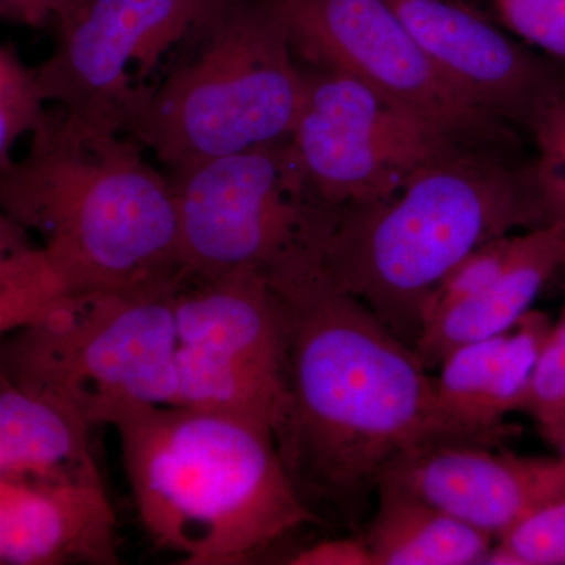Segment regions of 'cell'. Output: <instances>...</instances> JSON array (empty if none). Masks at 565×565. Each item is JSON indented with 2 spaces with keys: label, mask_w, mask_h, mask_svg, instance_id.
Here are the masks:
<instances>
[{
  "label": "cell",
  "mask_w": 565,
  "mask_h": 565,
  "mask_svg": "<svg viewBox=\"0 0 565 565\" xmlns=\"http://www.w3.org/2000/svg\"><path fill=\"white\" fill-rule=\"evenodd\" d=\"M366 542L373 565L486 564L493 539L392 482L379 481Z\"/></svg>",
  "instance_id": "cell-17"
},
{
  "label": "cell",
  "mask_w": 565,
  "mask_h": 565,
  "mask_svg": "<svg viewBox=\"0 0 565 565\" xmlns=\"http://www.w3.org/2000/svg\"><path fill=\"white\" fill-rule=\"evenodd\" d=\"M222 0H85L55 28L50 57L35 68L52 106L122 132L137 85L163 54L189 35Z\"/></svg>",
  "instance_id": "cell-11"
},
{
  "label": "cell",
  "mask_w": 565,
  "mask_h": 565,
  "mask_svg": "<svg viewBox=\"0 0 565 565\" xmlns=\"http://www.w3.org/2000/svg\"><path fill=\"white\" fill-rule=\"evenodd\" d=\"M505 28L565 63V0H487Z\"/></svg>",
  "instance_id": "cell-24"
},
{
  "label": "cell",
  "mask_w": 565,
  "mask_h": 565,
  "mask_svg": "<svg viewBox=\"0 0 565 565\" xmlns=\"http://www.w3.org/2000/svg\"><path fill=\"white\" fill-rule=\"evenodd\" d=\"M512 236L514 234L481 245L446 275L427 303L423 327L435 316L484 292L497 280L508 259Z\"/></svg>",
  "instance_id": "cell-23"
},
{
  "label": "cell",
  "mask_w": 565,
  "mask_h": 565,
  "mask_svg": "<svg viewBox=\"0 0 565 565\" xmlns=\"http://www.w3.org/2000/svg\"><path fill=\"white\" fill-rule=\"evenodd\" d=\"M563 267H564V269H565V262H564V266H563ZM563 316H564V318H565V310H564V315H563Z\"/></svg>",
  "instance_id": "cell-28"
},
{
  "label": "cell",
  "mask_w": 565,
  "mask_h": 565,
  "mask_svg": "<svg viewBox=\"0 0 565 565\" xmlns=\"http://www.w3.org/2000/svg\"><path fill=\"white\" fill-rule=\"evenodd\" d=\"M177 281L63 292L0 337V364L88 426L134 408L172 404Z\"/></svg>",
  "instance_id": "cell-6"
},
{
  "label": "cell",
  "mask_w": 565,
  "mask_h": 565,
  "mask_svg": "<svg viewBox=\"0 0 565 565\" xmlns=\"http://www.w3.org/2000/svg\"><path fill=\"white\" fill-rule=\"evenodd\" d=\"M117 563L102 475L0 479V565Z\"/></svg>",
  "instance_id": "cell-14"
},
{
  "label": "cell",
  "mask_w": 565,
  "mask_h": 565,
  "mask_svg": "<svg viewBox=\"0 0 565 565\" xmlns=\"http://www.w3.org/2000/svg\"><path fill=\"white\" fill-rule=\"evenodd\" d=\"M85 0H0V20L32 29L57 28L79 11Z\"/></svg>",
  "instance_id": "cell-25"
},
{
  "label": "cell",
  "mask_w": 565,
  "mask_h": 565,
  "mask_svg": "<svg viewBox=\"0 0 565 565\" xmlns=\"http://www.w3.org/2000/svg\"><path fill=\"white\" fill-rule=\"evenodd\" d=\"M520 411L533 416L546 440L565 426V318L553 326Z\"/></svg>",
  "instance_id": "cell-22"
},
{
  "label": "cell",
  "mask_w": 565,
  "mask_h": 565,
  "mask_svg": "<svg viewBox=\"0 0 565 565\" xmlns=\"http://www.w3.org/2000/svg\"><path fill=\"white\" fill-rule=\"evenodd\" d=\"M379 481L403 487L465 525L500 539L565 497V456L539 459L482 445L434 444L397 456Z\"/></svg>",
  "instance_id": "cell-13"
},
{
  "label": "cell",
  "mask_w": 565,
  "mask_h": 565,
  "mask_svg": "<svg viewBox=\"0 0 565 565\" xmlns=\"http://www.w3.org/2000/svg\"><path fill=\"white\" fill-rule=\"evenodd\" d=\"M259 273L285 338L289 407L275 445L305 501L351 503L397 456L468 444L441 414L415 348L333 280L318 234Z\"/></svg>",
  "instance_id": "cell-1"
},
{
  "label": "cell",
  "mask_w": 565,
  "mask_h": 565,
  "mask_svg": "<svg viewBox=\"0 0 565 565\" xmlns=\"http://www.w3.org/2000/svg\"><path fill=\"white\" fill-rule=\"evenodd\" d=\"M90 427L0 364V479L99 473Z\"/></svg>",
  "instance_id": "cell-16"
},
{
  "label": "cell",
  "mask_w": 565,
  "mask_h": 565,
  "mask_svg": "<svg viewBox=\"0 0 565 565\" xmlns=\"http://www.w3.org/2000/svg\"><path fill=\"white\" fill-rule=\"evenodd\" d=\"M177 356L170 405L214 412L277 437L288 415L285 338L259 270L184 277L174 292Z\"/></svg>",
  "instance_id": "cell-7"
},
{
  "label": "cell",
  "mask_w": 565,
  "mask_h": 565,
  "mask_svg": "<svg viewBox=\"0 0 565 565\" xmlns=\"http://www.w3.org/2000/svg\"><path fill=\"white\" fill-rule=\"evenodd\" d=\"M303 79V102L288 141L323 206L385 199L419 166L462 147L340 71L307 66Z\"/></svg>",
  "instance_id": "cell-10"
},
{
  "label": "cell",
  "mask_w": 565,
  "mask_h": 565,
  "mask_svg": "<svg viewBox=\"0 0 565 565\" xmlns=\"http://www.w3.org/2000/svg\"><path fill=\"white\" fill-rule=\"evenodd\" d=\"M550 444L555 446L557 449V452H559L561 456H565V426L563 429L557 430L555 435H553L552 438H550Z\"/></svg>",
  "instance_id": "cell-27"
},
{
  "label": "cell",
  "mask_w": 565,
  "mask_h": 565,
  "mask_svg": "<svg viewBox=\"0 0 565 565\" xmlns=\"http://www.w3.org/2000/svg\"><path fill=\"white\" fill-rule=\"evenodd\" d=\"M185 41L161 84L137 87L122 132L170 173L289 139L303 68L264 0H222Z\"/></svg>",
  "instance_id": "cell-5"
},
{
  "label": "cell",
  "mask_w": 565,
  "mask_h": 565,
  "mask_svg": "<svg viewBox=\"0 0 565 565\" xmlns=\"http://www.w3.org/2000/svg\"><path fill=\"white\" fill-rule=\"evenodd\" d=\"M63 292L35 237L0 207V337L32 321Z\"/></svg>",
  "instance_id": "cell-18"
},
{
  "label": "cell",
  "mask_w": 565,
  "mask_h": 565,
  "mask_svg": "<svg viewBox=\"0 0 565 565\" xmlns=\"http://www.w3.org/2000/svg\"><path fill=\"white\" fill-rule=\"evenodd\" d=\"M307 66L362 81L462 147L508 152L505 121L467 102L435 70L386 0H264Z\"/></svg>",
  "instance_id": "cell-9"
},
{
  "label": "cell",
  "mask_w": 565,
  "mask_h": 565,
  "mask_svg": "<svg viewBox=\"0 0 565 565\" xmlns=\"http://www.w3.org/2000/svg\"><path fill=\"white\" fill-rule=\"evenodd\" d=\"M565 262V222L514 234L508 259L484 292L424 323L414 345L427 367L440 366L465 344L508 332L533 307L545 282Z\"/></svg>",
  "instance_id": "cell-15"
},
{
  "label": "cell",
  "mask_w": 565,
  "mask_h": 565,
  "mask_svg": "<svg viewBox=\"0 0 565 565\" xmlns=\"http://www.w3.org/2000/svg\"><path fill=\"white\" fill-rule=\"evenodd\" d=\"M289 564L373 565V556L364 539H330L297 553Z\"/></svg>",
  "instance_id": "cell-26"
},
{
  "label": "cell",
  "mask_w": 565,
  "mask_h": 565,
  "mask_svg": "<svg viewBox=\"0 0 565 565\" xmlns=\"http://www.w3.org/2000/svg\"><path fill=\"white\" fill-rule=\"evenodd\" d=\"M125 132L52 106L0 174V207L35 237L66 292L182 278L169 174Z\"/></svg>",
  "instance_id": "cell-2"
},
{
  "label": "cell",
  "mask_w": 565,
  "mask_h": 565,
  "mask_svg": "<svg viewBox=\"0 0 565 565\" xmlns=\"http://www.w3.org/2000/svg\"><path fill=\"white\" fill-rule=\"evenodd\" d=\"M486 564L565 565V497L539 509L501 535Z\"/></svg>",
  "instance_id": "cell-20"
},
{
  "label": "cell",
  "mask_w": 565,
  "mask_h": 565,
  "mask_svg": "<svg viewBox=\"0 0 565 565\" xmlns=\"http://www.w3.org/2000/svg\"><path fill=\"white\" fill-rule=\"evenodd\" d=\"M148 537L188 565H237L318 523L273 435L180 405L134 408L114 423Z\"/></svg>",
  "instance_id": "cell-4"
},
{
  "label": "cell",
  "mask_w": 565,
  "mask_h": 565,
  "mask_svg": "<svg viewBox=\"0 0 565 565\" xmlns=\"http://www.w3.org/2000/svg\"><path fill=\"white\" fill-rule=\"evenodd\" d=\"M537 154L531 167L550 221L565 222V79L530 128Z\"/></svg>",
  "instance_id": "cell-21"
},
{
  "label": "cell",
  "mask_w": 565,
  "mask_h": 565,
  "mask_svg": "<svg viewBox=\"0 0 565 565\" xmlns=\"http://www.w3.org/2000/svg\"><path fill=\"white\" fill-rule=\"evenodd\" d=\"M182 277L263 270L308 239L327 211L308 189L288 140L169 173Z\"/></svg>",
  "instance_id": "cell-8"
},
{
  "label": "cell",
  "mask_w": 565,
  "mask_h": 565,
  "mask_svg": "<svg viewBox=\"0 0 565 565\" xmlns=\"http://www.w3.org/2000/svg\"><path fill=\"white\" fill-rule=\"evenodd\" d=\"M435 70L479 110L530 131L563 84L555 63L526 50L459 0H386Z\"/></svg>",
  "instance_id": "cell-12"
},
{
  "label": "cell",
  "mask_w": 565,
  "mask_h": 565,
  "mask_svg": "<svg viewBox=\"0 0 565 565\" xmlns=\"http://www.w3.org/2000/svg\"><path fill=\"white\" fill-rule=\"evenodd\" d=\"M550 221L531 162L460 147L423 163L375 202L330 212L323 266L414 348L435 289L471 252Z\"/></svg>",
  "instance_id": "cell-3"
},
{
  "label": "cell",
  "mask_w": 565,
  "mask_h": 565,
  "mask_svg": "<svg viewBox=\"0 0 565 565\" xmlns=\"http://www.w3.org/2000/svg\"><path fill=\"white\" fill-rule=\"evenodd\" d=\"M46 110L35 68L25 65L13 47L0 44V174L14 162V148L39 128Z\"/></svg>",
  "instance_id": "cell-19"
}]
</instances>
